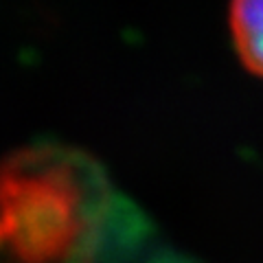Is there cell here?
<instances>
[{
    "instance_id": "6da1fadb",
    "label": "cell",
    "mask_w": 263,
    "mask_h": 263,
    "mask_svg": "<svg viewBox=\"0 0 263 263\" xmlns=\"http://www.w3.org/2000/svg\"><path fill=\"white\" fill-rule=\"evenodd\" d=\"M88 154L35 143L0 156V263H174Z\"/></svg>"
},
{
    "instance_id": "7a4b0ae2",
    "label": "cell",
    "mask_w": 263,
    "mask_h": 263,
    "mask_svg": "<svg viewBox=\"0 0 263 263\" xmlns=\"http://www.w3.org/2000/svg\"><path fill=\"white\" fill-rule=\"evenodd\" d=\"M228 27L243 68L263 79V0H230Z\"/></svg>"
}]
</instances>
